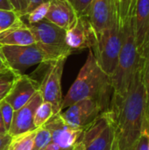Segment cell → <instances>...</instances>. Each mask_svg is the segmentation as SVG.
I'll use <instances>...</instances> for the list:
<instances>
[{"instance_id":"obj_31","label":"cell","mask_w":149,"mask_h":150,"mask_svg":"<svg viewBox=\"0 0 149 150\" xmlns=\"http://www.w3.org/2000/svg\"><path fill=\"white\" fill-rule=\"evenodd\" d=\"M47 1H50V0H27V2H28V7H27V10H26V14L28 12H30L33 8H35L40 4L44 3V2H47Z\"/></svg>"},{"instance_id":"obj_34","label":"cell","mask_w":149,"mask_h":150,"mask_svg":"<svg viewBox=\"0 0 149 150\" xmlns=\"http://www.w3.org/2000/svg\"><path fill=\"white\" fill-rule=\"evenodd\" d=\"M67 1H68V2H69V3H70V4H73V1H74V0H67Z\"/></svg>"},{"instance_id":"obj_5","label":"cell","mask_w":149,"mask_h":150,"mask_svg":"<svg viewBox=\"0 0 149 150\" xmlns=\"http://www.w3.org/2000/svg\"><path fill=\"white\" fill-rule=\"evenodd\" d=\"M35 43L46 54L48 62L61 57L68 58L73 50L66 43V31L49 21H42L29 25Z\"/></svg>"},{"instance_id":"obj_3","label":"cell","mask_w":149,"mask_h":150,"mask_svg":"<svg viewBox=\"0 0 149 150\" xmlns=\"http://www.w3.org/2000/svg\"><path fill=\"white\" fill-rule=\"evenodd\" d=\"M132 1L116 0L113 20L111 25L97 36V42L91 49L97 64L110 77L117 67Z\"/></svg>"},{"instance_id":"obj_30","label":"cell","mask_w":149,"mask_h":150,"mask_svg":"<svg viewBox=\"0 0 149 150\" xmlns=\"http://www.w3.org/2000/svg\"><path fill=\"white\" fill-rule=\"evenodd\" d=\"M11 140V136H10L8 134H0V150L7 149Z\"/></svg>"},{"instance_id":"obj_32","label":"cell","mask_w":149,"mask_h":150,"mask_svg":"<svg viewBox=\"0 0 149 150\" xmlns=\"http://www.w3.org/2000/svg\"><path fill=\"white\" fill-rule=\"evenodd\" d=\"M0 10L15 11L10 0H0Z\"/></svg>"},{"instance_id":"obj_8","label":"cell","mask_w":149,"mask_h":150,"mask_svg":"<svg viewBox=\"0 0 149 150\" xmlns=\"http://www.w3.org/2000/svg\"><path fill=\"white\" fill-rule=\"evenodd\" d=\"M67 58L61 57L48 62V69L40 84L43 101L50 103L53 106L54 115L61 112L62 104L61 77Z\"/></svg>"},{"instance_id":"obj_12","label":"cell","mask_w":149,"mask_h":150,"mask_svg":"<svg viewBox=\"0 0 149 150\" xmlns=\"http://www.w3.org/2000/svg\"><path fill=\"white\" fill-rule=\"evenodd\" d=\"M43 102L40 91H37L32 98L20 109L14 112L12 122L8 131L11 137L36 130L33 125L34 114L39 105Z\"/></svg>"},{"instance_id":"obj_20","label":"cell","mask_w":149,"mask_h":150,"mask_svg":"<svg viewBox=\"0 0 149 150\" xmlns=\"http://www.w3.org/2000/svg\"><path fill=\"white\" fill-rule=\"evenodd\" d=\"M141 71L142 81L146 91L148 112L149 114V43L141 50Z\"/></svg>"},{"instance_id":"obj_21","label":"cell","mask_w":149,"mask_h":150,"mask_svg":"<svg viewBox=\"0 0 149 150\" xmlns=\"http://www.w3.org/2000/svg\"><path fill=\"white\" fill-rule=\"evenodd\" d=\"M21 18L22 15L17 11L0 10V33L18 23Z\"/></svg>"},{"instance_id":"obj_25","label":"cell","mask_w":149,"mask_h":150,"mask_svg":"<svg viewBox=\"0 0 149 150\" xmlns=\"http://www.w3.org/2000/svg\"><path fill=\"white\" fill-rule=\"evenodd\" d=\"M14 112L15 111L13 110V108L8 102H6L4 99L0 101V112H1V116H2V119L5 127V129L7 131V134L12 122Z\"/></svg>"},{"instance_id":"obj_26","label":"cell","mask_w":149,"mask_h":150,"mask_svg":"<svg viewBox=\"0 0 149 150\" xmlns=\"http://www.w3.org/2000/svg\"><path fill=\"white\" fill-rule=\"evenodd\" d=\"M91 2L92 0H74L72 5L77 16H81V15L86 16Z\"/></svg>"},{"instance_id":"obj_23","label":"cell","mask_w":149,"mask_h":150,"mask_svg":"<svg viewBox=\"0 0 149 150\" xmlns=\"http://www.w3.org/2000/svg\"><path fill=\"white\" fill-rule=\"evenodd\" d=\"M18 75L19 74H17L13 71H8L0 74V101L5 98L11 91Z\"/></svg>"},{"instance_id":"obj_17","label":"cell","mask_w":149,"mask_h":150,"mask_svg":"<svg viewBox=\"0 0 149 150\" xmlns=\"http://www.w3.org/2000/svg\"><path fill=\"white\" fill-rule=\"evenodd\" d=\"M35 43L34 37L29 29L27 24L22 19L0 33L1 46H28Z\"/></svg>"},{"instance_id":"obj_10","label":"cell","mask_w":149,"mask_h":150,"mask_svg":"<svg viewBox=\"0 0 149 150\" xmlns=\"http://www.w3.org/2000/svg\"><path fill=\"white\" fill-rule=\"evenodd\" d=\"M105 110L102 105L92 99L80 100L61 112V118L70 127L77 129H83L90 124Z\"/></svg>"},{"instance_id":"obj_29","label":"cell","mask_w":149,"mask_h":150,"mask_svg":"<svg viewBox=\"0 0 149 150\" xmlns=\"http://www.w3.org/2000/svg\"><path fill=\"white\" fill-rule=\"evenodd\" d=\"M8 71H12L4 57V54L2 50V46L0 45V74L5 73Z\"/></svg>"},{"instance_id":"obj_33","label":"cell","mask_w":149,"mask_h":150,"mask_svg":"<svg viewBox=\"0 0 149 150\" xmlns=\"http://www.w3.org/2000/svg\"><path fill=\"white\" fill-rule=\"evenodd\" d=\"M0 134H7V131L5 129V127H4L3 119H2V116H1V112H0Z\"/></svg>"},{"instance_id":"obj_1","label":"cell","mask_w":149,"mask_h":150,"mask_svg":"<svg viewBox=\"0 0 149 150\" xmlns=\"http://www.w3.org/2000/svg\"><path fill=\"white\" fill-rule=\"evenodd\" d=\"M109 110L114 126L112 150H133L141 134L149 131V114L141 63L127 91L122 96L112 94Z\"/></svg>"},{"instance_id":"obj_6","label":"cell","mask_w":149,"mask_h":150,"mask_svg":"<svg viewBox=\"0 0 149 150\" xmlns=\"http://www.w3.org/2000/svg\"><path fill=\"white\" fill-rule=\"evenodd\" d=\"M113 144V120L108 109L83 129L75 150H112Z\"/></svg>"},{"instance_id":"obj_14","label":"cell","mask_w":149,"mask_h":150,"mask_svg":"<svg viewBox=\"0 0 149 150\" xmlns=\"http://www.w3.org/2000/svg\"><path fill=\"white\" fill-rule=\"evenodd\" d=\"M115 6L116 0H92L86 16L97 36L111 25Z\"/></svg>"},{"instance_id":"obj_28","label":"cell","mask_w":149,"mask_h":150,"mask_svg":"<svg viewBox=\"0 0 149 150\" xmlns=\"http://www.w3.org/2000/svg\"><path fill=\"white\" fill-rule=\"evenodd\" d=\"M11 4L13 5L15 11L19 12L22 16H25L26 10L28 7L27 0H10Z\"/></svg>"},{"instance_id":"obj_27","label":"cell","mask_w":149,"mask_h":150,"mask_svg":"<svg viewBox=\"0 0 149 150\" xmlns=\"http://www.w3.org/2000/svg\"><path fill=\"white\" fill-rule=\"evenodd\" d=\"M149 131H147L141 134L138 142H136L133 150H149Z\"/></svg>"},{"instance_id":"obj_7","label":"cell","mask_w":149,"mask_h":150,"mask_svg":"<svg viewBox=\"0 0 149 150\" xmlns=\"http://www.w3.org/2000/svg\"><path fill=\"white\" fill-rule=\"evenodd\" d=\"M2 50L11 69L19 75L33 65L48 63L46 54L36 43L28 46H2Z\"/></svg>"},{"instance_id":"obj_19","label":"cell","mask_w":149,"mask_h":150,"mask_svg":"<svg viewBox=\"0 0 149 150\" xmlns=\"http://www.w3.org/2000/svg\"><path fill=\"white\" fill-rule=\"evenodd\" d=\"M54 115L53 106L50 103L47 101H43L39 107L37 108L34 119H33V125L35 128H39L46 124V122Z\"/></svg>"},{"instance_id":"obj_18","label":"cell","mask_w":149,"mask_h":150,"mask_svg":"<svg viewBox=\"0 0 149 150\" xmlns=\"http://www.w3.org/2000/svg\"><path fill=\"white\" fill-rule=\"evenodd\" d=\"M35 130L11 137L6 150H32Z\"/></svg>"},{"instance_id":"obj_2","label":"cell","mask_w":149,"mask_h":150,"mask_svg":"<svg viewBox=\"0 0 149 150\" xmlns=\"http://www.w3.org/2000/svg\"><path fill=\"white\" fill-rule=\"evenodd\" d=\"M112 94L111 77L102 70L90 49L83 66L62 99L61 111L83 99H92L108 110Z\"/></svg>"},{"instance_id":"obj_22","label":"cell","mask_w":149,"mask_h":150,"mask_svg":"<svg viewBox=\"0 0 149 150\" xmlns=\"http://www.w3.org/2000/svg\"><path fill=\"white\" fill-rule=\"evenodd\" d=\"M50 6V1L44 2L37 5L35 8H33L30 12H28L25 16L27 17V21L29 25L36 24L43 19H45L46 15L49 10Z\"/></svg>"},{"instance_id":"obj_15","label":"cell","mask_w":149,"mask_h":150,"mask_svg":"<svg viewBox=\"0 0 149 150\" xmlns=\"http://www.w3.org/2000/svg\"><path fill=\"white\" fill-rule=\"evenodd\" d=\"M77 17L73 5L67 0H50L45 19L67 31L74 25Z\"/></svg>"},{"instance_id":"obj_13","label":"cell","mask_w":149,"mask_h":150,"mask_svg":"<svg viewBox=\"0 0 149 150\" xmlns=\"http://www.w3.org/2000/svg\"><path fill=\"white\" fill-rule=\"evenodd\" d=\"M39 90L40 83L35 79L27 75H18L4 100L14 111H17L24 106Z\"/></svg>"},{"instance_id":"obj_4","label":"cell","mask_w":149,"mask_h":150,"mask_svg":"<svg viewBox=\"0 0 149 150\" xmlns=\"http://www.w3.org/2000/svg\"><path fill=\"white\" fill-rule=\"evenodd\" d=\"M134 4L135 0H133L126 23L125 37L117 67L111 76L114 95L122 96L127 91L141 63V51L137 45L134 31Z\"/></svg>"},{"instance_id":"obj_11","label":"cell","mask_w":149,"mask_h":150,"mask_svg":"<svg viewBox=\"0 0 149 150\" xmlns=\"http://www.w3.org/2000/svg\"><path fill=\"white\" fill-rule=\"evenodd\" d=\"M97 42V34L85 15L78 16L74 25L66 31V43L73 50L92 49Z\"/></svg>"},{"instance_id":"obj_16","label":"cell","mask_w":149,"mask_h":150,"mask_svg":"<svg viewBox=\"0 0 149 150\" xmlns=\"http://www.w3.org/2000/svg\"><path fill=\"white\" fill-rule=\"evenodd\" d=\"M134 31L137 45L141 51L149 43V0H135Z\"/></svg>"},{"instance_id":"obj_9","label":"cell","mask_w":149,"mask_h":150,"mask_svg":"<svg viewBox=\"0 0 149 150\" xmlns=\"http://www.w3.org/2000/svg\"><path fill=\"white\" fill-rule=\"evenodd\" d=\"M45 126L51 133V140L40 150H75L83 129L70 127L61 118L60 112L53 115Z\"/></svg>"},{"instance_id":"obj_24","label":"cell","mask_w":149,"mask_h":150,"mask_svg":"<svg viewBox=\"0 0 149 150\" xmlns=\"http://www.w3.org/2000/svg\"><path fill=\"white\" fill-rule=\"evenodd\" d=\"M51 140V133L44 125L35 130L34 146L32 150H40L45 148Z\"/></svg>"},{"instance_id":"obj_35","label":"cell","mask_w":149,"mask_h":150,"mask_svg":"<svg viewBox=\"0 0 149 150\" xmlns=\"http://www.w3.org/2000/svg\"><path fill=\"white\" fill-rule=\"evenodd\" d=\"M148 148H149V143H148Z\"/></svg>"}]
</instances>
